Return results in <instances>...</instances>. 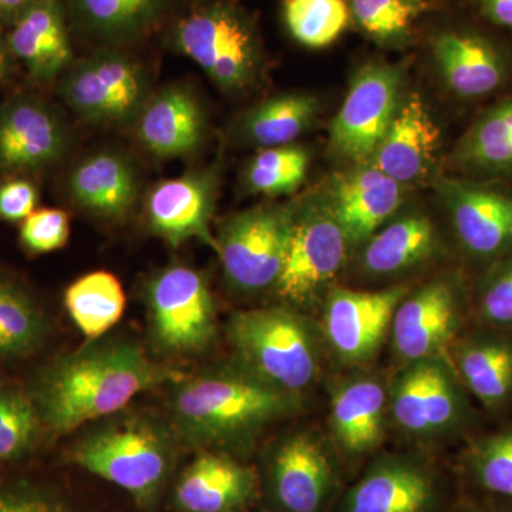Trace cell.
<instances>
[{"mask_svg":"<svg viewBox=\"0 0 512 512\" xmlns=\"http://www.w3.org/2000/svg\"><path fill=\"white\" fill-rule=\"evenodd\" d=\"M433 52L441 79L458 99H483L510 79L504 47L476 29L444 30L434 40Z\"/></svg>","mask_w":512,"mask_h":512,"instance_id":"obj_20","label":"cell"},{"mask_svg":"<svg viewBox=\"0 0 512 512\" xmlns=\"http://www.w3.org/2000/svg\"><path fill=\"white\" fill-rule=\"evenodd\" d=\"M59 94L80 120L93 126L136 123L151 94L146 66L117 47L74 60L59 79Z\"/></svg>","mask_w":512,"mask_h":512,"instance_id":"obj_8","label":"cell"},{"mask_svg":"<svg viewBox=\"0 0 512 512\" xmlns=\"http://www.w3.org/2000/svg\"><path fill=\"white\" fill-rule=\"evenodd\" d=\"M440 497L436 471L420 454L389 453L349 488L342 512H437Z\"/></svg>","mask_w":512,"mask_h":512,"instance_id":"obj_18","label":"cell"},{"mask_svg":"<svg viewBox=\"0 0 512 512\" xmlns=\"http://www.w3.org/2000/svg\"><path fill=\"white\" fill-rule=\"evenodd\" d=\"M64 305L84 338L97 340L120 322L126 311V293L110 272H90L66 289Z\"/></svg>","mask_w":512,"mask_h":512,"instance_id":"obj_31","label":"cell"},{"mask_svg":"<svg viewBox=\"0 0 512 512\" xmlns=\"http://www.w3.org/2000/svg\"><path fill=\"white\" fill-rule=\"evenodd\" d=\"M185 376L153 362L131 340L101 338L50 360L37 372L29 397L42 427L60 437L123 412L137 394Z\"/></svg>","mask_w":512,"mask_h":512,"instance_id":"obj_1","label":"cell"},{"mask_svg":"<svg viewBox=\"0 0 512 512\" xmlns=\"http://www.w3.org/2000/svg\"><path fill=\"white\" fill-rule=\"evenodd\" d=\"M134 127L147 153L173 160L200 150L207 137V113L190 86L171 83L151 94Z\"/></svg>","mask_w":512,"mask_h":512,"instance_id":"obj_21","label":"cell"},{"mask_svg":"<svg viewBox=\"0 0 512 512\" xmlns=\"http://www.w3.org/2000/svg\"><path fill=\"white\" fill-rule=\"evenodd\" d=\"M259 490L255 468L231 454L204 451L175 487V503L185 512H239L254 503Z\"/></svg>","mask_w":512,"mask_h":512,"instance_id":"obj_25","label":"cell"},{"mask_svg":"<svg viewBox=\"0 0 512 512\" xmlns=\"http://www.w3.org/2000/svg\"><path fill=\"white\" fill-rule=\"evenodd\" d=\"M437 192L468 256L493 264L512 254V190L470 178H441Z\"/></svg>","mask_w":512,"mask_h":512,"instance_id":"obj_14","label":"cell"},{"mask_svg":"<svg viewBox=\"0 0 512 512\" xmlns=\"http://www.w3.org/2000/svg\"><path fill=\"white\" fill-rule=\"evenodd\" d=\"M39 190L28 177L10 175L0 181V221L22 222L36 211Z\"/></svg>","mask_w":512,"mask_h":512,"instance_id":"obj_41","label":"cell"},{"mask_svg":"<svg viewBox=\"0 0 512 512\" xmlns=\"http://www.w3.org/2000/svg\"><path fill=\"white\" fill-rule=\"evenodd\" d=\"M325 197L350 245L360 247L402 207L404 185L367 161L336 177Z\"/></svg>","mask_w":512,"mask_h":512,"instance_id":"obj_24","label":"cell"},{"mask_svg":"<svg viewBox=\"0 0 512 512\" xmlns=\"http://www.w3.org/2000/svg\"><path fill=\"white\" fill-rule=\"evenodd\" d=\"M227 335L235 362L285 392L305 397L322 375V333L308 313L279 303L234 313Z\"/></svg>","mask_w":512,"mask_h":512,"instance_id":"obj_3","label":"cell"},{"mask_svg":"<svg viewBox=\"0 0 512 512\" xmlns=\"http://www.w3.org/2000/svg\"><path fill=\"white\" fill-rule=\"evenodd\" d=\"M218 187L217 165L160 181L148 191L144 202L148 231L171 248L181 247L190 239H200L217 252L211 220Z\"/></svg>","mask_w":512,"mask_h":512,"instance_id":"obj_17","label":"cell"},{"mask_svg":"<svg viewBox=\"0 0 512 512\" xmlns=\"http://www.w3.org/2000/svg\"><path fill=\"white\" fill-rule=\"evenodd\" d=\"M400 86L402 76L396 67L383 63L362 67L330 128L333 150L359 164L372 160L399 109Z\"/></svg>","mask_w":512,"mask_h":512,"instance_id":"obj_16","label":"cell"},{"mask_svg":"<svg viewBox=\"0 0 512 512\" xmlns=\"http://www.w3.org/2000/svg\"><path fill=\"white\" fill-rule=\"evenodd\" d=\"M70 237L69 215L62 210H36L20 222V244L30 254L55 252L67 244Z\"/></svg>","mask_w":512,"mask_h":512,"instance_id":"obj_40","label":"cell"},{"mask_svg":"<svg viewBox=\"0 0 512 512\" xmlns=\"http://www.w3.org/2000/svg\"><path fill=\"white\" fill-rule=\"evenodd\" d=\"M478 6L488 22L512 30V0H478Z\"/></svg>","mask_w":512,"mask_h":512,"instance_id":"obj_43","label":"cell"},{"mask_svg":"<svg viewBox=\"0 0 512 512\" xmlns=\"http://www.w3.org/2000/svg\"><path fill=\"white\" fill-rule=\"evenodd\" d=\"M0 512H72L55 494L29 484L0 485Z\"/></svg>","mask_w":512,"mask_h":512,"instance_id":"obj_42","label":"cell"},{"mask_svg":"<svg viewBox=\"0 0 512 512\" xmlns=\"http://www.w3.org/2000/svg\"><path fill=\"white\" fill-rule=\"evenodd\" d=\"M67 194L87 214L104 221H121L140 200V173L123 151H92L73 165L67 177Z\"/></svg>","mask_w":512,"mask_h":512,"instance_id":"obj_22","label":"cell"},{"mask_svg":"<svg viewBox=\"0 0 512 512\" xmlns=\"http://www.w3.org/2000/svg\"><path fill=\"white\" fill-rule=\"evenodd\" d=\"M42 429L29 394L19 390L0 393V460H16L33 447Z\"/></svg>","mask_w":512,"mask_h":512,"instance_id":"obj_37","label":"cell"},{"mask_svg":"<svg viewBox=\"0 0 512 512\" xmlns=\"http://www.w3.org/2000/svg\"><path fill=\"white\" fill-rule=\"evenodd\" d=\"M33 2L35 0H0V25H12L13 20Z\"/></svg>","mask_w":512,"mask_h":512,"instance_id":"obj_44","label":"cell"},{"mask_svg":"<svg viewBox=\"0 0 512 512\" xmlns=\"http://www.w3.org/2000/svg\"><path fill=\"white\" fill-rule=\"evenodd\" d=\"M151 345L160 355L191 357L217 336V306L207 279L183 264L165 266L146 285Z\"/></svg>","mask_w":512,"mask_h":512,"instance_id":"obj_9","label":"cell"},{"mask_svg":"<svg viewBox=\"0 0 512 512\" xmlns=\"http://www.w3.org/2000/svg\"><path fill=\"white\" fill-rule=\"evenodd\" d=\"M410 289L404 285L376 291L330 288L319 325L326 352L352 370L372 363L389 340L394 312Z\"/></svg>","mask_w":512,"mask_h":512,"instance_id":"obj_11","label":"cell"},{"mask_svg":"<svg viewBox=\"0 0 512 512\" xmlns=\"http://www.w3.org/2000/svg\"><path fill=\"white\" fill-rule=\"evenodd\" d=\"M451 160L468 177H512V94L474 121Z\"/></svg>","mask_w":512,"mask_h":512,"instance_id":"obj_30","label":"cell"},{"mask_svg":"<svg viewBox=\"0 0 512 512\" xmlns=\"http://www.w3.org/2000/svg\"><path fill=\"white\" fill-rule=\"evenodd\" d=\"M175 47L227 92L247 89L261 69V42L254 23L234 3L207 0L178 20Z\"/></svg>","mask_w":512,"mask_h":512,"instance_id":"obj_6","label":"cell"},{"mask_svg":"<svg viewBox=\"0 0 512 512\" xmlns=\"http://www.w3.org/2000/svg\"><path fill=\"white\" fill-rule=\"evenodd\" d=\"M423 8V0H352L350 12L367 35L392 42L409 32Z\"/></svg>","mask_w":512,"mask_h":512,"instance_id":"obj_39","label":"cell"},{"mask_svg":"<svg viewBox=\"0 0 512 512\" xmlns=\"http://www.w3.org/2000/svg\"><path fill=\"white\" fill-rule=\"evenodd\" d=\"M440 148V128L419 94L402 99L370 163L397 183H419L430 174Z\"/></svg>","mask_w":512,"mask_h":512,"instance_id":"obj_26","label":"cell"},{"mask_svg":"<svg viewBox=\"0 0 512 512\" xmlns=\"http://www.w3.org/2000/svg\"><path fill=\"white\" fill-rule=\"evenodd\" d=\"M308 167L309 153L301 146L262 148L245 170V185L266 197L292 194L305 181Z\"/></svg>","mask_w":512,"mask_h":512,"instance_id":"obj_34","label":"cell"},{"mask_svg":"<svg viewBox=\"0 0 512 512\" xmlns=\"http://www.w3.org/2000/svg\"><path fill=\"white\" fill-rule=\"evenodd\" d=\"M359 266L373 279L394 278L426 264L440 249L439 232L429 217L406 215L384 225L360 245Z\"/></svg>","mask_w":512,"mask_h":512,"instance_id":"obj_28","label":"cell"},{"mask_svg":"<svg viewBox=\"0 0 512 512\" xmlns=\"http://www.w3.org/2000/svg\"><path fill=\"white\" fill-rule=\"evenodd\" d=\"M468 394L490 412L512 403V336L505 330L460 335L448 352Z\"/></svg>","mask_w":512,"mask_h":512,"instance_id":"obj_27","label":"cell"},{"mask_svg":"<svg viewBox=\"0 0 512 512\" xmlns=\"http://www.w3.org/2000/svg\"><path fill=\"white\" fill-rule=\"evenodd\" d=\"M467 463L484 490L512 498V424L474 441Z\"/></svg>","mask_w":512,"mask_h":512,"instance_id":"obj_36","label":"cell"},{"mask_svg":"<svg viewBox=\"0 0 512 512\" xmlns=\"http://www.w3.org/2000/svg\"><path fill=\"white\" fill-rule=\"evenodd\" d=\"M282 9L293 39L312 49L332 45L349 25L345 0H284Z\"/></svg>","mask_w":512,"mask_h":512,"instance_id":"obj_35","label":"cell"},{"mask_svg":"<svg viewBox=\"0 0 512 512\" xmlns=\"http://www.w3.org/2000/svg\"><path fill=\"white\" fill-rule=\"evenodd\" d=\"M473 311L485 329H512V254L488 266L474 291Z\"/></svg>","mask_w":512,"mask_h":512,"instance_id":"obj_38","label":"cell"},{"mask_svg":"<svg viewBox=\"0 0 512 512\" xmlns=\"http://www.w3.org/2000/svg\"><path fill=\"white\" fill-rule=\"evenodd\" d=\"M13 60L6 37L0 36V86L8 82Z\"/></svg>","mask_w":512,"mask_h":512,"instance_id":"obj_45","label":"cell"},{"mask_svg":"<svg viewBox=\"0 0 512 512\" xmlns=\"http://www.w3.org/2000/svg\"><path fill=\"white\" fill-rule=\"evenodd\" d=\"M6 42L35 82L59 80L74 62L64 0H35L13 20Z\"/></svg>","mask_w":512,"mask_h":512,"instance_id":"obj_23","label":"cell"},{"mask_svg":"<svg viewBox=\"0 0 512 512\" xmlns=\"http://www.w3.org/2000/svg\"><path fill=\"white\" fill-rule=\"evenodd\" d=\"M174 431L190 446L234 456L265 431L305 409V397L285 392L232 360L173 384Z\"/></svg>","mask_w":512,"mask_h":512,"instance_id":"obj_2","label":"cell"},{"mask_svg":"<svg viewBox=\"0 0 512 512\" xmlns=\"http://www.w3.org/2000/svg\"><path fill=\"white\" fill-rule=\"evenodd\" d=\"M387 390L390 429L417 446L456 439L473 420L470 394L448 356L399 366Z\"/></svg>","mask_w":512,"mask_h":512,"instance_id":"obj_5","label":"cell"},{"mask_svg":"<svg viewBox=\"0 0 512 512\" xmlns=\"http://www.w3.org/2000/svg\"><path fill=\"white\" fill-rule=\"evenodd\" d=\"M175 431L141 413H117L84 434L70 457L84 470L151 505L163 491L175 460Z\"/></svg>","mask_w":512,"mask_h":512,"instance_id":"obj_4","label":"cell"},{"mask_svg":"<svg viewBox=\"0 0 512 512\" xmlns=\"http://www.w3.org/2000/svg\"><path fill=\"white\" fill-rule=\"evenodd\" d=\"M318 114V99L289 93L252 107L242 120V136L256 147L288 146L308 130Z\"/></svg>","mask_w":512,"mask_h":512,"instance_id":"obj_32","label":"cell"},{"mask_svg":"<svg viewBox=\"0 0 512 512\" xmlns=\"http://www.w3.org/2000/svg\"><path fill=\"white\" fill-rule=\"evenodd\" d=\"M64 6L84 35L101 47L123 49L158 28L170 0H64Z\"/></svg>","mask_w":512,"mask_h":512,"instance_id":"obj_29","label":"cell"},{"mask_svg":"<svg viewBox=\"0 0 512 512\" xmlns=\"http://www.w3.org/2000/svg\"><path fill=\"white\" fill-rule=\"evenodd\" d=\"M296 202L258 205L221 221L215 235L217 254L232 289L274 291L284 268Z\"/></svg>","mask_w":512,"mask_h":512,"instance_id":"obj_10","label":"cell"},{"mask_svg":"<svg viewBox=\"0 0 512 512\" xmlns=\"http://www.w3.org/2000/svg\"><path fill=\"white\" fill-rule=\"evenodd\" d=\"M346 232L326 197L296 202L284 268L274 292L281 303L306 312L322 303L340 274L349 249Z\"/></svg>","mask_w":512,"mask_h":512,"instance_id":"obj_7","label":"cell"},{"mask_svg":"<svg viewBox=\"0 0 512 512\" xmlns=\"http://www.w3.org/2000/svg\"><path fill=\"white\" fill-rule=\"evenodd\" d=\"M69 147V127L53 104L28 93L0 103V174L42 173L59 164Z\"/></svg>","mask_w":512,"mask_h":512,"instance_id":"obj_15","label":"cell"},{"mask_svg":"<svg viewBox=\"0 0 512 512\" xmlns=\"http://www.w3.org/2000/svg\"><path fill=\"white\" fill-rule=\"evenodd\" d=\"M466 295L457 276H437L410 289L394 312L390 348L399 366L448 356L466 320Z\"/></svg>","mask_w":512,"mask_h":512,"instance_id":"obj_12","label":"cell"},{"mask_svg":"<svg viewBox=\"0 0 512 512\" xmlns=\"http://www.w3.org/2000/svg\"><path fill=\"white\" fill-rule=\"evenodd\" d=\"M2 392H3V390H2V386H0V393H2Z\"/></svg>","mask_w":512,"mask_h":512,"instance_id":"obj_46","label":"cell"},{"mask_svg":"<svg viewBox=\"0 0 512 512\" xmlns=\"http://www.w3.org/2000/svg\"><path fill=\"white\" fill-rule=\"evenodd\" d=\"M49 333L45 313L19 282L0 275V357L33 355Z\"/></svg>","mask_w":512,"mask_h":512,"instance_id":"obj_33","label":"cell"},{"mask_svg":"<svg viewBox=\"0 0 512 512\" xmlns=\"http://www.w3.org/2000/svg\"><path fill=\"white\" fill-rule=\"evenodd\" d=\"M389 379L353 369L329 394V436L346 457L363 458L383 446L389 423Z\"/></svg>","mask_w":512,"mask_h":512,"instance_id":"obj_19","label":"cell"},{"mask_svg":"<svg viewBox=\"0 0 512 512\" xmlns=\"http://www.w3.org/2000/svg\"><path fill=\"white\" fill-rule=\"evenodd\" d=\"M336 484L328 440L311 427L288 431L266 454V485L281 512H319Z\"/></svg>","mask_w":512,"mask_h":512,"instance_id":"obj_13","label":"cell"}]
</instances>
